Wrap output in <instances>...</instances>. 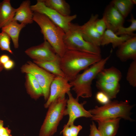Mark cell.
<instances>
[{"label": "cell", "mask_w": 136, "mask_h": 136, "mask_svg": "<svg viewBox=\"0 0 136 136\" xmlns=\"http://www.w3.org/2000/svg\"><path fill=\"white\" fill-rule=\"evenodd\" d=\"M30 2L29 0L23 1L18 8L16 9L13 20L18 21L26 25L32 23L33 22V12L31 9Z\"/></svg>", "instance_id": "16"}, {"label": "cell", "mask_w": 136, "mask_h": 136, "mask_svg": "<svg viewBox=\"0 0 136 136\" xmlns=\"http://www.w3.org/2000/svg\"><path fill=\"white\" fill-rule=\"evenodd\" d=\"M60 133H62L63 136H72L71 129L69 125L65 124Z\"/></svg>", "instance_id": "33"}, {"label": "cell", "mask_w": 136, "mask_h": 136, "mask_svg": "<svg viewBox=\"0 0 136 136\" xmlns=\"http://www.w3.org/2000/svg\"><path fill=\"white\" fill-rule=\"evenodd\" d=\"M0 136H11L10 130L3 126L0 128Z\"/></svg>", "instance_id": "35"}, {"label": "cell", "mask_w": 136, "mask_h": 136, "mask_svg": "<svg viewBox=\"0 0 136 136\" xmlns=\"http://www.w3.org/2000/svg\"><path fill=\"white\" fill-rule=\"evenodd\" d=\"M128 21L131 23L130 25L127 27L123 26L119 27L115 33L117 35H125L132 36H136V34L134 33L136 30V20L132 15H131L130 19L128 20Z\"/></svg>", "instance_id": "26"}, {"label": "cell", "mask_w": 136, "mask_h": 136, "mask_svg": "<svg viewBox=\"0 0 136 136\" xmlns=\"http://www.w3.org/2000/svg\"><path fill=\"white\" fill-rule=\"evenodd\" d=\"M89 136H102L97 130L95 123L93 121L90 125V133Z\"/></svg>", "instance_id": "31"}, {"label": "cell", "mask_w": 136, "mask_h": 136, "mask_svg": "<svg viewBox=\"0 0 136 136\" xmlns=\"http://www.w3.org/2000/svg\"><path fill=\"white\" fill-rule=\"evenodd\" d=\"M3 123L2 120H0V128L3 126Z\"/></svg>", "instance_id": "38"}, {"label": "cell", "mask_w": 136, "mask_h": 136, "mask_svg": "<svg viewBox=\"0 0 136 136\" xmlns=\"http://www.w3.org/2000/svg\"><path fill=\"white\" fill-rule=\"evenodd\" d=\"M45 5L64 16L70 15V5L64 0H41Z\"/></svg>", "instance_id": "22"}, {"label": "cell", "mask_w": 136, "mask_h": 136, "mask_svg": "<svg viewBox=\"0 0 136 136\" xmlns=\"http://www.w3.org/2000/svg\"><path fill=\"white\" fill-rule=\"evenodd\" d=\"M122 76L120 70L112 66L104 69L97 75L96 81L101 82L119 83Z\"/></svg>", "instance_id": "18"}, {"label": "cell", "mask_w": 136, "mask_h": 136, "mask_svg": "<svg viewBox=\"0 0 136 136\" xmlns=\"http://www.w3.org/2000/svg\"><path fill=\"white\" fill-rule=\"evenodd\" d=\"M63 42L67 50H76L92 54L101 55L100 47L86 41L81 33L80 25L71 23L65 33Z\"/></svg>", "instance_id": "6"}, {"label": "cell", "mask_w": 136, "mask_h": 136, "mask_svg": "<svg viewBox=\"0 0 136 136\" xmlns=\"http://www.w3.org/2000/svg\"><path fill=\"white\" fill-rule=\"evenodd\" d=\"M120 118L98 120L97 130L102 136H115L118 129Z\"/></svg>", "instance_id": "15"}, {"label": "cell", "mask_w": 136, "mask_h": 136, "mask_svg": "<svg viewBox=\"0 0 136 136\" xmlns=\"http://www.w3.org/2000/svg\"><path fill=\"white\" fill-rule=\"evenodd\" d=\"M10 59L9 56L6 54H3L0 56V63L3 65Z\"/></svg>", "instance_id": "36"}, {"label": "cell", "mask_w": 136, "mask_h": 136, "mask_svg": "<svg viewBox=\"0 0 136 136\" xmlns=\"http://www.w3.org/2000/svg\"><path fill=\"white\" fill-rule=\"evenodd\" d=\"M110 55L90 66L83 73L78 74L73 80L70 82L72 90L76 95V98L80 97L88 98L92 95L91 84L93 80L105 68Z\"/></svg>", "instance_id": "3"}, {"label": "cell", "mask_w": 136, "mask_h": 136, "mask_svg": "<svg viewBox=\"0 0 136 136\" xmlns=\"http://www.w3.org/2000/svg\"><path fill=\"white\" fill-rule=\"evenodd\" d=\"M67 94L68 98L67 99L66 107L64 111V115H68L69 118L66 125H69L74 124L75 120L79 117L92 118V115L88 111L86 110L84 107L86 101L80 103L78 102L79 100L73 97L70 91Z\"/></svg>", "instance_id": "9"}, {"label": "cell", "mask_w": 136, "mask_h": 136, "mask_svg": "<svg viewBox=\"0 0 136 136\" xmlns=\"http://www.w3.org/2000/svg\"><path fill=\"white\" fill-rule=\"evenodd\" d=\"M70 128L72 136H78L79 131L82 129V127L80 125L76 126L74 124L69 125Z\"/></svg>", "instance_id": "32"}, {"label": "cell", "mask_w": 136, "mask_h": 136, "mask_svg": "<svg viewBox=\"0 0 136 136\" xmlns=\"http://www.w3.org/2000/svg\"><path fill=\"white\" fill-rule=\"evenodd\" d=\"M132 37L125 35L118 36L111 30L107 29L102 36L101 46L111 43L113 48H115Z\"/></svg>", "instance_id": "19"}, {"label": "cell", "mask_w": 136, "mask_h": 136, "mask_svg": "<svg viewBox=\"0 0 136 136\" xmlns=\"http://www.w3.org/2000/svg\"><path fill=\"white\" fill-rule=\"evenodd\" d=\"M61 57L58 55L54 59L46 61H36L33 62L37 65L55 76L65 77L60 66Z\"/></svg>", "instance_id": "20"}, {"label": "cell", "mask_w": 136, "mask_h": 136, "mask_svg": "<svg viewBox=\"0 0 136 136\" xmlns=\"http://www.w3.org/2000/svg\"><path fill=\"white\" fill-rule=\"evenodd\" d=\"M96 86L97 89L106 94L111 99L116 97L120 89L119 83L101 82L96 81Z\"/></svg>", "instance_id": "23"}, {"label": "cell", "mask_w": 136, "mask_h": 136, "mask_svg": "<svg viewBox=\"0 0 136 136\" xmlns=\"http://www.w3.org/2000/svg\"><path fill=\"white\" fill-rule=\"evenodd\" d=\"M127 81L130 85L136 86V60H133L128 68L126 75Z\"/></svg>", "instance_id": "27"}, {"label": "cell", "mask_w": 136, "mask_h": 136, "mask_svg": "<svg viewBox=\"0 0 136 136\" xmlns=\"http://www.w3.org/2000/svg\"><path fill=\"white\" fill-rule=\"evenodd\" d=\"M11 38L5 32L2 31L0 32V49L3 51H8L11 54L13 53L10 47Z\"/></svg>", "instance_id": "28"}, {"label": "cell", "mask_w": 136, "mask_h": 136, "mask_svg": "<svg viewBox=\"0 0 136 136\" xmlns=\"http://www.w3.org/2000/svg\"><path fill=\"white\" fill-rule=\"evenodd\" d=\"M15 65L14 62L10 59L3 65L4 68L7 70H10L13 69Z\"/></svg>", "instance_id": "34"}, {"label": "cell", "mask_w": 136, "mask_h": 136, "mask_svg": "<svg viewBox=\"0 0 136 136\" xmlns=\"http://www.w3.org/2000/svg\"><path fill=\"white\" fill-rule=\"evenodd\" d=\"M98 16L97 14H92L86 22L80 25V29L83 37L86 41L100 47L102 36L97 32L95 26V22Z\"/></svg>", "instance_id": "13"}, {"label": "cell", "mask_w": 136, "mask_h": 136, "mask_svg": "<svg viewBox=\"0 0 136 136\" xmlns=\"http://www.w3.org/2000/svg\"><path fill=\"white\" fill-rule=\"evenodd\" d=\"M133 4L134 5H135L136 4V0H131Z\"/></svg>", "instance_id": "39"}, {"label": "cell", "mask_w": 136, "mask_h": 136, "mask_svg": "<svg viewBox=\"0 0 136 136\" xmlns=\"http://www.w3.org/2000/svg\"><path fill=\"white\" fill-rule=\"evenodd\" d=\"M133 107L127 100L110 101L103 106H96L88 111L92 116L91 119L93 121L119 118L132 121L133 120L130 116Z\"/></svg>", "instance_id": "4"}, {"label": "cell", "mask_w": 136, "mask_h": 136, "mask_svg": "<svg viewBox=\"0 0 136 136\" xmlns=\"http://www.w3.org/2000/svg\"><path fill=\"white\" fill-rule=\"evenodd\" d=\"M25 84L29 90L35 97H39L43 95L42 90L35 78L31 75L26 74Z\"/></svg>", "instance_id": "25"}, {"label": "cell", "mask_w": 136, "mask_h": 136, "mask_svg": "<svg viewBox=\"0 0 136 136\" xmlns=\"http://www.w3.org/2000/svg\"><path fill=\"white\" fill-rule=\"evenodd\" d=\"M102 18L106 23L107 29L115 33L119 27L123 26L125 19L110 3L105 8Z\"/></svg>", "instance_id": "12"}, {"label": "cell", "mask_w": 136, "mask_h": 136, "mask_svg": "<svg viewBox=\"0 0 136 136\" xmlns=\"http://www.w3.org/2000/svg\"><path fill=\"white\" fill-rule=\"evenodd\" d=\"M33 21L39 26L44 40L47 41L56 54L62 57L67 50L63 42L65 32L45 15L33 12Z\"/></svg>", "instance_id": "2"}, {"label": "cell", "mask_w": 136, "mask_h": 136, "mask_svg": "<svg viewBox=\"0 0 136 136\" xmlns=\"http://www.w3.org/2000/svg\"><path fill=\"white\" fill-rule=\"evenodd\" d=\"M3 68V65L0 63V73L2 71Z\"/></svg>", "instance_id": "37"}, {"label": "cell", "mask_w": 136, "mask_h": 136, "mask_svg": "<svg viewBox=\"0 0 136 136\" xmlns=\"http://www.w3.org/2000/svg\"><path fill=\"white\" fill-rule=\"evenodd\" d=\"M125 19L130 13L134 5L131 0H113L110 2Z\"/></svg>", "instance_id": "24"}, {"label": "cell", "mask_w": 136, "mask_h": 136, "mask_svg": "<svg viewBox=\"0 0 136 136\" xmlns=\"http://www.w3.org/2000/svg\"><path fill=\"white\" fill-rule=\"evenodd\" d=\"M33 12H37L46 16L55 24L61 28L65 33L68 30L71 22L77 17L76 14L64 16L46 6L41 0H38L36 3L31 6Z\"/></svg>", "instance_id": "8"}, {"label": "cell", "mask_w": 136, "mask_h": 136, "mask_svg": "<svg viewBox=\"0 0 136 136\" xmlns=\"http://www.w3.org/2000/svg\"><path fill=\"white\" fill-rule=\"evenodd\" d=\"M101 55H96L80 51L67 50L61 57L60 66L65 78L70 82L81 71L100 60Z\"/></svg>", "instance_id": "1"}, {"label": "cell", "mask_w": 136, "mask_h": 136, "mask_svg": "<svg viewBox=\"0 0 136 136\" xmlns=\"http://www.w3.org/2000/svg\"><path fill=\"white\" fill-rule=\"evenodd\" d=\"M25 53L36 61H46L53 60L57 56L54 49L46 41L41 44L32 46L26 49Z\"/></svg>", "instance_id": "10"}, {"label": "cell", "mask_w": 136, "mask_h": 136, "mask_svg": "<svg viewBox=\"0 0 136 136\" xmlns=\"http://www.w3.org/2000/svg\"><path fill=\"white\" fill-rule=\"evenodd\" d=\"M16 9L13 7L10 0L0 2V29L5 27L13 20Z\"/></svg>", "instance_id": "17"}, {"label": "cell", "mask_w": 136, "mask_h": 136, "mask_svg": "<svg viewBox=\"0 0 136 136\" xmlns=\"http://www.w3.org/2000/svg\"><path fill=\"white\" fill-rule=\"evenodd\" d=\"M118 48L116 55L121 61L136 60V36L127 40Z\"/></svg>", "instance_id": "14"}, {"label": "cell", "mask_w": 136, "mask_h": 136, "mask_svg": "<svg viewBox=\"0 0 136 136\" xmlns=\"http://www.w3.org/2000/svg\"><path fill=\"white\" fill-rule=\"evenodd\" d=\"M68 80L64 77L56 76L50 85L49 97L44 105L45 108L59 97L65 96L72 88Z\"/></svg>", "instance_id": "11"}, {"label": "cell", "mask_w": 136, "mask_h": 136, "mask_svg": "<svg viewBox=\"0 0 136 136\" xmlns=\"http://www.w3.org/2000/svg\"><path fill=\"white\" fill-rule=\"evenodd\" d=\"M95 26L97 32L101 36L107 29L106 23L102 18L96 20L95 22Z\"/></svg>", "instance_id": "29"}, {"label": "cell", "mask_w": 136, "mask_h": 136, "mask_svg": "<svg viewBox=\"0 0 136 136\" xmlns=\"http://www.w3.org/2000/svg\"><path fill=\"white\" fill-rule=\"evenodd\" d=\"M21 70L23 73L30 74L35 78L42 90L44 99L47 100L49 95L50 85L56 76L30 61L22 65Z\"/></svg>", "instance_id": "7"}, {"label": "cell", "mask_w": 136, "mask_h": 136, "mask_svg": "<svg viewBox=\"0 0 136 136\" xmlns=\"http://www.w3.org/2000/svg\"><path fill=\"white\" fill-rule=\"evenodd\" d=\"M95 98L98 102L104 105L107 104L110 101V99L108 96L104 93L100 91L96 93Z\"/></svg>", "instance_id": "30"}, {"label": "cell", "mask_w": 136, "mask_h": 136, "mask_svg": "<svg viewBox=\"0 0 136 136\" xmlns=\"http://www.w3.org/2000/svg\"><path fill=\"white\" fill-rule=\"evenodd\" d=\"M26 25L22 23H19L17 21L12 20L7 25L2 28V31L5 32L12 39L14 47L18 48L19 46V38L20 32Z\"/></svg>", "instance_id": "21"}, {"label": "cell", "mask_w": 136, "mask_h": 136, "mask_svg": "<svg viewBox=\"0 0 136 136\" xmlns=\"http://www.w3.org/2000/svg\"><path fill=\"white\" fill-rule=\"evenodd\" d=\"M67 99L65 96L59 97L49 106L39 136H52L56 132L60 122L64 116Z\"/></svg>", "instance_id": "5"}]
</instances>
